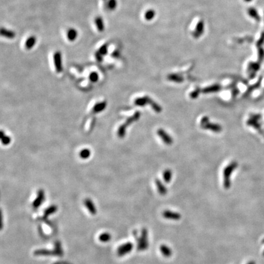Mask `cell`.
I'll use <instances>...</instances> for the list:
<instances>
[{
	"mask_svg": "<svg viewBox=\"0 0 264 264\" xmlns=\"http://www.w3.org/2000/svg\"><path fill=\"white\" fill-rule=\"evenodd\" d=\"M1 140L4 145H8L11 143V138L6 136L3 131H1Z\"/></svg>",
	"mask_w": 264,
	"mask_h": 264,
	"instance_id": "obj_22",
	"label": "cell"
},
{
	"mask_svg": "<svg viewBox=\"0 0 264 264\" xmlns=\"http://www.w3.org/2000/svg\"><path fill=\"white\" fill-rule=\"evenodd\" d=\"M57 210H58V207L55 205H53L49 207V208H47L45 212H44V217L47 218V217L49 216L50 215L55 213L57 211Z\"/></svg>",
	"mask_w": 264,
	"mask_h": 264,
	"instance_id": "obj_16",
	"label": "cell"
},
{
	"mask_svg": "<svg viewBox=\"0 0 264 264\" xmlns=\"http://www.w3.org/2000/svg\"><path fill=\"white\" fill-rule=\"evenodd\" d=\"M140 114L139 112H137V113H135L133 116H131V117H129V118L126 120L125 123L123 125H122L119 127V130H118V131H117V134H118V136H119L120 138H123V137H124L125 134V130H126V128H127L129 125H130L131 123H133L134 121L138 120V119H139V117H140Z\"/></svg>",
	"mask_w": 264,
	"mask_h": 264,
	"instance_id": "obj_1",
	"label": "cell"
},
{
	"mask_svg": "<svg viewBox=\"0 0 264 264\" xmlns=\"http://www.w3.org/2000/svg\"><path fill=\"white\" fill-rule=\"evenodd\" d=\"M90 78L91 81L96 82L99 80V75L96 72H93L90 75Z\"/></svg>",
	"mask_w": 264,
	"mask_h": 264,
	"instance_id": "obj_26",
	"label": "cell"
},
{
	"mask_svg": "<svg viewBox=\"0 0 264 264\" xmlns=\"http://www.w3.org/2000/svg\"><path fill=\"white\" fill-rule=\"evenodd\" d=\"M54 251L55 252L56 256H62L63 255V251L62 249L61 244L59 242H56L55 243Z\"/></svg>",
	"mask_w": 264,
	"mask_h": 264,
	"instance_id": "obj_18",
	"label": "cell"
},
{
	"mask_svg": "<svg viewBox=\"0 0 264 264\" xmlns=\"http://www.w3.org/2000/svg\"><path fill=\"white\" fill-rule=\"evenodd\" d=\"M133 246V244L131 243L130 242H128L120 245L117 250V255L120 257L126 255L132 250Z\"/></svg>",
	"mask_w": 264,
	"mask_h": 264,
	"instance_id": "obj_2",
	"label": "cell"
},
{
	"mask_svg": "<svg viewBox=\"0 0 264 264\" xmlns=\"http://www.w3.org/2000/svg\"><path fill=\"white\" fill-rule=\"evenodd\" d=\"M96 59H97V61H102L103 56L100 53H99L98 52L96 54Z\"/></svg>",
	"mask_w": 264,
	"mask_h": 264,
	"instance_id": "obj_29",
	"label": "cell"
},
{
	"mask_svg": "<svg viewBox=\"0 0 264 264\" xmlns=\"http://www.w3.org/2000/svg\"><path fill=\"white\" fill-rule=\"evenodd\" d=\"M1 34L2 36L9 39H12L15 37V33L14 31L4 28H2L1 29Z\"/></svg>",
	"mask_w": 264,
	"mask_h": 264,
	"instance_id": "obj_8",
	"label": "cell"
},
{
	"mask_svg": "<svg viewBox=\"0 0 264 264\" xmlns=\"http://www.w3.org/2000/svg\"><path fill=\"white\" fill-rule=\"evenodd\" d=\"M107 5L108 9L113 11L117 7V0H108Z\"/></svg>",
	"mask_w": 264,
	"mask_h": 264,
	"instance_id": "obj_24",
	"label": "cell"
},
{
	"mask_svg": "<svg viewBox=\"0 0 264 264\" xmlns=\"http://www.w3.org/2000/svg\"><path fill=\"white\" fill-rule=\"evenodd\" d=\"M257 120H258L255 119L251 117V119H249V120H248L247 124H248V125H251V126H252V127H254L255 128L259 130V129L260 128V124H259V123L257 122Z\"/></svg>",
	"mask_w": 264,
	"mask_h": 264,
	"instance_id": "obj_20",
	"label": "cell"
},
{
	"mask_svg": "<svg viewBox=\"0 0 264 264\" xmlns=\"http://www.w3.org/2000/svg\"><path fill=\"white\" fill-rule=\"evenodd\" d=\"M264 58V51L263 50H261L260 51V54H259V60L260 61H262Z\"/></svg>",
	"mask_w": 264,
	"mask_h": 264,
	"instance_id": "obj_30",
	"label": "cell"
},
{
	"mask_svg": "<svg viewBox=\"0 0 264 264\" xmlns=\"http://www.w3.org/2000/svg\"><path fill=\"white\" fill-rule=\"evenodd\" d=\"M204 31V22L202 21H200L197 25L196 27V29L195 30V36L196 37H199L203 32Z\"/></svg>",
	"mask_w": 264,
	"mask_h": 264,
	"instance_id": "obj_13",
	"label": "cell"
},
{
	"mask_svg": "<svg viewBox=\"0 0 264 264\" xmlns=\"http://www.w3.org/2000/svg\"><path fill=\"white\" fill-rule=\"evenodd\" d=\"M155 11L154 9H148L144 14V18L147 21H151L155 18Z\"/></svg>",
	"mask_w": 264,
	"mask_h": 264,
	"instance_id": "obj_17",
	"label": "cell"
},
{
	"mask_svg": "<svg viewBox=\"0 0 264 264\" xmlns=\"http://www.w3.org/2000/svg\"><path fill=\"white\" fill-rule=\"evenodd\" d=\"M67 37L68 40L70 42H73L75 40V39L78 37L77 31L73 28L69 29L67 32Z\"/></svg>",
	"mask_w": 264,
	"mask_h": 264,
	"instance_id": "obj_10",
	"label": "cell"
},
{
	"mask_svg": "<svg viewBox=\"0 0 264 264\" xmlns=\"http://www.w3.org/2000/svg\"><path fill=\"white\" fill-rule=\"evenodd\" d=\"M98 52L100 53L102 56H104L108 53V45L107 44H104L99 50Z\"/></svg>",
	"mask_w": 264,
	"mask_h": 264,
	"instance_id": "obj_25",
	"label": "cell"
},
{
	"mask_svg": "<svg viewBox=\"0 0 264 264\" xmlns=\"http://www.w3.org/2000/svg\"><path fill=\"white\" fill-rule=\"evenodd\" d=\"M35 256H56L54 250H49L47 249H37L34 252Z\"/></svg>",
	"mask_w": 264,
	"mask_h": 264,
	"instance_id": "obj_7",
	"label": "cell"
},
{
	"mask_svg": "<svg viewBox=\"0 0 264 264\" xmlns=\"http://www.w3.org/2000/svg\"><path fill=\"white\" fill-rule=\"evenodd\" d=\"M164 178L166 182H169V181L171 179V172H169V171H167V172H165Z\"/></svg>",
	"mask_w": 264,
	"mask_h": 264,
	"instance_id": "obj_27",
	"label": "cell"
},
{
	"mask_svg": "<svg viewBox=\"0 0 264 264\" xmlns=\"http://www.w3.org/2000/svg\"><path fill=\"white\" fill-rule=\"evenodd\" d=\"M44 200H45V192L43 190H40L37 192V198L32 203V207L34 208H37L41 205Z\"/></svg>",
	"mask_w": 264,
	"mask_h": 264,
	"instance_id": "obj_5",
	"label": "cell"
},
{
	"mask_svg": "<svg viewBox=\"0 0 264 264\" xmlns=\"http://www.w3.org/2000/svg\"><path fill=\"white\" fill-rule=\"evenodd\" d=\"M244 1L245 2H246V3H249V2H251L252 1V0H244Z\"/></svg>",
	"mask_w": 264,
	"mask_h": 264,
	"instance_id": "obj_31",
	"label": "cell"
},
{
	"mask_svg": "<svg viewBox=\"0 0 264 264\" xmlns=\"http://www.w3.org/2000/svg\"><path fill=\"white\" fill-rule=\"evenodd\" d=\"M95 23L97 30L99 32H103L105 29V25L102 18L101 17H97L95 19Z\"/></svg>",
	"mask_w": 264,
	"mask_h": 264,
	"instance_id": "obj_11",
	"label": "cell"
},
{
	"mask_svg": "<svg viewBox=\"0 0 264 264\" xmlns=\"http://www.w3.org/2000/svg\"><path fill=\"white\" fill-rule=\"evenodd\" d=\"M157 183H158V185H159V186H158V190H159L160 193H161V194H164V193H166V190H165V188H164L163 185L162 184L161 185V184H160V182H157Z\"/></svg>",
	"mask_w": 264,
	"mask_h": 264,
	"instance_id": "obj_28",
	"label": "cell"
},
{
	"mask_svg": "<svg viewBox=\"0 0 264 264\" xmlns=\"http://www.w3.org/2000/svg\"><path fill=\"white\" fill-rule=\"evenodd\" d=\"M106 107H107L106 102H100L99 103H97L94 107L93 110V112L94 113H99V112L104 110L105 108H106Z\"/></svg>",
	"mask_w": 264,
	"mask_h": 264,
	"instance_id": "obj_14",
	"label": "cell"
},
{
	"mask_svg": "<svg viewBox=\"0 0 264 264\" xmlns=\"http://www.w3.org/2000/svg\"><path fill=\"white\" fill-rule=\"evenodd\" d=\"M54 64L55 66L56 70L58 73H61L63 70L62 66V55L60 52H56L55 53L53 56Z\"/></svg>",
	"mask_w": 264,
	"mask_h": 264,
	"instance_id": "obj_3",
	"label": "cell"
},
{
	"mask_svg": "<svg viewBox=\"0 0 264 264\" xmlns=\"http://www.w3.org/2000/svg\"><path fill=\"white\" fill-rule=\"evenodd\" d=\"M90 155H91V151L89 149H85L82 150L81 151L80 154V157L81 158H83V159H86V158H89Z\"/></svg>",
	"mask_w": 264,
	"mask_h": 264,
	"instance_id": "obj_23",
	"label": "cell"
},
{
	"mask_svg": "<svg viewBox=\"0 0 264 264\" xmlns=\"http://www.w3.org/2000/svg\"><path fill=\"white\" fill-rule=\"evenodd\" d=\"M84 205H85V207L88 210V211L90 212V213L91 215H94L97 213L96 207L94 202H93V201L91 199H89V198L86 199L84 200Z\"/></svg>",
	"mask_w": 264,
	"mask_h": 264,
	"instance_id": "obj_6",
	"label": "cell"
},
{
	"mask_svg": "<svg viewBox=\"0 0 264 264\" xmlns=\"http://www.w3.org/2000/svg\"><path fill=\"white\" fill-rule=\"evenodd\" d=\"M248 13L250 17H251L252 18L255 19L256 21L259 22L260 20V17L259 15L258 14V12L256 9L252 8L248 9Z\"/></svg>",
	"mask_w": 264,
	"mask_h": 264,
	"instance_id": "obj_15",
	"label": "cell"
},
{
	"mask_svg": "<svg viewBox=\"0 0 264 264\" xmlns=\"http://www.w3.org/2000/svg\"><path fill=\"white\" fill-rule=\"evenodd\" d=\"M163 216L169 218V219H178L181 218V216L178 213H174L170 211H165L163 213Z\"/></svg>",
	"mask_w": 264,
	"mask_h": 264,
	"instance_id": "obj_12",
	"label": "cell"
},
{
	"mask_svg": "<svg viewBox=\"0 0 264 264\" xmlns=\"http://www.w3.org/2000/svg\"><path fill=\"white\" fill-rule=\"evenodd\" d=\"M147 233L146 229H143L141 234V237L138 240V248L139 250H144L147 248Z\"/></svg>",
	"mask_w": 264,
	"mask_h": 264,
	"instance_id": "obj_4",
	"label": "cell"
},
{
	"mask_svg": "<svg viewBox=\"0 0 264 264\" xmlns=\"http://www.w3.org/2000/svg\"><path fill=\"white\" fill-rule=\"evenodd\" d=\"M36 43V37L35 36L29 37L25 43V47L27 50H31L32 49Z\"/></svg>",
	"mask_w": 264,
	"mask_h": 264,
	"instance_id": "obj_9",
	"label": "cell"
},
{
	"mask_svg": "<svg viewBox=\"0 0 264 264\" xmlns=\"http://www.w3.org/2000/svg\"><path fill=\"white\" fill-rule=\"evenodd\" d=\"M160 251L166 257H169L172 254L171 250L168 246H166L164 245H162L160 247Z\"/></svg>",
	"mask_w": 264,
	"mask_h": 264,
	"instance_id": "obj_21",
	"label": "cell"
},
{
	"mask_svg": "<svg viewBox=\"0 0 264 264\" xmlns=\"http://www.w3.org/2000/svg\"><path fill=\"white\" fill-rule=\"evenodd\" d=\"M103 1H105V2H106V1H108V0H103Z\"/></svg>",
	"mask_w": 264,
	"mask_h": 264,
	"instance_id": "obj_32",
	"label": "cell"
},
{
	"mask_svg": "<svg viewBox=\"0 0 264 264\" xmlns=\"http://www.w3.org/2000/svg\"><path fill=\"white\" fill-rule=\"evenodd\" d=\"M99 240L103 243H107L110 241L111 239V235L110 234L108 233V232H104L102 234H100V235L99 237Z\"/></svg>",
	"mask_w": 264,
	"mask_h": 264,
	"instance_id": "obj_19",
	"label": "cell"
}]
</instances>
